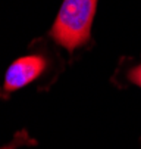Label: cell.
Returning <instances> with one entry per match:
<instances>
[{
  "label": "cell",
  "mask_w": 141,
  "mask_h": 149,
  "mask_svg": "<svg viewBox=\"0 0 141 149\" xmlns=\"http://www.w3.org/2000/svg\"><path fill=\"white\" fill-rule=\"evenodd\" d=\"M97 0H63L50 28V37L69 52L91 40Z\"/></svg>",
  "instance_id": "6da1fadb"
},
{
  "label": "cell",
  "mask_w": 141,
  "mask_h": 149,
  "mask_svg": "<svg viewBox=\"0 0 141 149\" xmlns=\"http://www.w3.org/2000/svg\"><path fill=\"white\" fill-rule=\"evenodd\" d=\"M47 68V59L43 55H27L16 61H13L6 74L3 90L6 93H13L22 87H27L28 84L40 78Z\"/></svg>",
  "instance_id": "7a4b0ae2"
},
{
  "label": "cell",
  "mask_w": 141,
  "mask_h": 149,
  "mask_svg": "<svg viewBox=\"0 0 141 149\" xmlns=\"http://www.w3.org/2000/svg\"><path fill=\"white\" fill-rule=\"evenodd\" d=\"M25 143H34V140H31V139L28 137L27 132H21V133H18V134L15 136V139H13L9 145L2 146L0 149H16V148H19V146H24Z\"/></svg>",
  "instance_id": "3957f363"
},
{
  "label": "cell",
  "mask_w": 141,
  "mask_h": 149,
  "mask_svg": "<svg viewBox=\"0 0 141 149\" xmlns=\"http://www.w3.org/2000/svg\"><path fill=\"white\" fill-rule=\"evenodd\" d=\"M127 78H128L132 84H135V86L141 87V63H140V65L132 67V68L128 71Z\"/></svg>",
  "instance_id": "277c9868"
}]
</instances>
